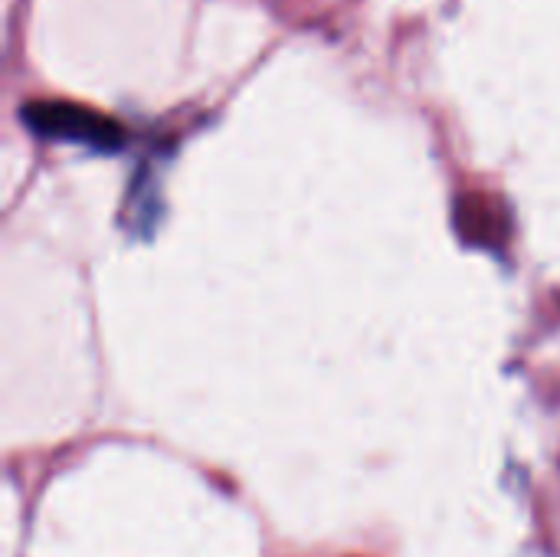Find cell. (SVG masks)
<instances>
[{"mask_svg":"<svg viewBox=\"0 0 560 557\" xmlns=\"http://www.w3.org/2000/svg\"><path fill=\"white\" fill-rule=\"evenodd\" d=\"M23 121L39 138L85 144L92 151H118L125 144V128L115 118L72 102H30L23 105Z\"/></svg>","mask_w":560,"mask_h":557,"instance_id":"cell-1","label":"cell"}]
</instances>
